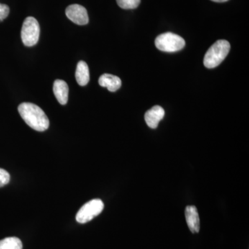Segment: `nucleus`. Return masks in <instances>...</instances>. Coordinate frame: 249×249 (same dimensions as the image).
Masks as SVG:
<instances>
[{
	"instance_id": "f257e3e1",
	"label": "nucleus",
	"mask_w": 249,
	"mask_h": 249,
	"mask_svg": "<svg viewBox=\"0 0 249 249\" xmlns=\"http://www.w3.org/2000/svg\"><path fill=\"white\" fill-rule=\"evenodd\" d=\"M18 111L26 124L38 132L49 128V120L44 111L38 106L31 103H23L18 107Z\"/></svg>"
},
{
	"instance_id": "f03ea898",
	"label": "nucleus",
	"mask_w": 249,
	"mask_h": 249,
	"mask_svg": "<svg viewBox=\"0 0 249 249\" xmlns=\"http://www.w3.org/2000/svg\"><path fill=\"white\" fill-rule=\"evenodd\" d=\"M231 45L227 40H219L210 47L204 58L206 68L213 69L219 66L230 52Z\"/></svg>"
},
{
	"instance_id": "7ed1b4c3",
	"label": "nucleus",
	"mask_w": 249,
	"mask_h": 249,
	"mask_svg": "<svg viewBox=\"0 0 249 249\" xmlns=\"http://www.w3.org/2000/svg\"><path fill=\"white\" fill-rule=\"evenodd\" d=\"M186 42L181 36L168 32L160 34L156 38L155 45L159 50L164 52H176L185 47Z\"/></svg>"
},
{
	"instance_id": "20e7f679",
	"label": "nucleus",
	"mask_w": 249,
	"mask_h": 249,
	"mask_svg": "<svg viewBox=\"0 0 249 249\" xmlns=\"http://www.w3.org/2000/svg\"><path fill=\"white\" fill-rule=\"evenodd\" d=\"M40 28L35 18L28 17L23 22L21 37L23 44L27 47L36 45L40 37Z\"/></svg>"
},
{
	"instance_id": "39448f33",
	"label": "nucleus",
	"mask_w": 249,
	"mask_h": 249,
	"mask_svg": "<svg viewBox=\"0 0 249 249\" xmlns=\"http://www.w3.org/2000/svg\"><path fill=\"white\" fill-rule=\"evenodd\" d=\"M104 204L101 199H95L83 205L76 214L77 222L85 224L102 213Z\"/></svg>"
},
{
	"instance_id": "423d86ee",
	"label": "nucleus",
	"mask_w": 249,
	"mask_h": 249,
	"mask_svg": "<svg viewBox=\"0 0 249 249\" xmlns=\"http://www.w3.org/2000/svg\"><path fill=\"white\" fill-rule=\"evenodd\" d=\"M67 17L78 25H85L89 22L88 11L79 4H71L65 11Z\"/></svg>"
},
{
	"instance_id": "0eeeda50",
	"label": "nucleus",
	"mask_w": 249,
	"mask_h": 249,
	"mask_svg": "<svg viewBox=\"0 0 249 249\" xmlns=\"http://www.w3.org/2000/svg\"><path fill=\"white\" fill-rule=\"evenodd\" d=\"M187 224L193 233H197L200 229V219L197 209L195 206H187L185 209Z\"/></svg>"
},
{
	"instance_id": "6e6552de",
	"label": "nucleus",
	"mask_w": 249,
	"mask_h": 249,
	"mask_svg": "<svg viewBox=\"0 0 249 249\" xmlns=\"http://www.w3.org/2000/svg\"><path fill=\"white\" fill-rule=\"evenodd\" d=\"M165 116V111L160 106H156L145 114V123L149 127L156 129Z\"/></svg>"
},
{
	"instance_id": "1a4fd4ad",
	"label": "nucleus",
	"mask_w": 249,
	"mask_h": 249,
	"mask_svg": "<svg viewBox=\"0 0 249 249\" xmlns=\"http://www.w3.org/2000/svg\"><path fill=\"white\" fill-rule=\"evenodd\" d=\"M98 83L103 88H107L111 92H115L120 89L122 85L121 80L119 77L108 73H105L100 77Z\"/></svg>"
},
{
	"instance_id": "9d476101",
	"label": "nucleus",
	"mask_w": 249,
	"mask_h": 249,
	"mask_svg": "<svg viewBox=\"0 0 249 249\" xmlns=\"http://www.w3.org/2000/svg\"><path fill=\"white\" fill-rule=\"evenodd\" d=\"M53 90L58 102L62 106L66 105L69 98V87L66 82L62 80H55Z\"/></svg>"
},
{
	"instance_id": "9b49d317",
	"label": "nucleus",
	"mask_w": 249,
	"mask_h": 249,
	"mask_svg": "<svg viewBox=\"0 0 249 249\" xmlns=\"http://www.w3.org/2000/svg\"><path fill=\"white\" fill-rule=\"evenodd\" d=\"M76 79L80 86H85L89 83V70L88 64L84 61H80L77 65Z\"/></svg>"
},
{
	"instance_id": "f8f14e48",
	"label": "nucleus",
	"mask_w": 249,
	"mask_h": 249,
	"mask_svg": "<svg viewBox=\"0 0 249 249\" xmlns=\"http://www.w3.org/2000/svg\"><path fill=\"white\" fill-rule=\"evenodd\" d=\"M0 249H22V243L18 237H6L0 240Z\"/></svg>"
},
{
	"instance_id": "ddd939ff",
	"label": "nucleus",
	"mask_w": 249,
	"mask_h": 249,
	"mask_svg": "<svg viewBox=\"0 0 249 249\" xmlns=\"http://www.w3.org/2000/svg\"><path fill=\"white\" fill-rule=\"evenodd\" d=\"M119 7L123 9H134L138 7L141 0H116Z\"/></svg>"
},
{
	"instance_id": "4468645a",
	"label": "nucleus",
	"mask_w": 249,
	"mask_h": 249,
	"mask_svg": "<svg viewBox=\"0 0 249 249\" xmlns=\"http://www.w3.org/2000/svg\"><path fill=\"white\" fill-rule=\"evenodd\" d=\"M10 175L6 170L0 168V188L9 183Z\"/></svg>"
},
{
	"instance_id": "2eb2a0df",
	"label": "nucleus",
	"mask_w": 249,
	"mask_h": 249,
	"mask_svg": "<svg viewBox=\"0 0 249 249\" xmlns=\"http://www.w3.org/2000/svg\"><path fill=\"white\" fill-rule=\"evenodd\" d=\"M9 12L10 9L7 5L0 4V22L8 17Z\"/></svg>"
},
{
	"instance_id": "dca6fc26",
	"label": "nucleus",
	"mask_w": 249,
	"mask_h": 249,
	"mask_svg": "<svg viewBox=\"0 0 249 249\" xmlns=\"http://www.w3.org/2000/svg\"><path fill=\"white\" fill-rule=\"evenodd\" d=\"M211 1H214V2H225V1H229V0H211Z\"/></svg>"
}]
</instances>
